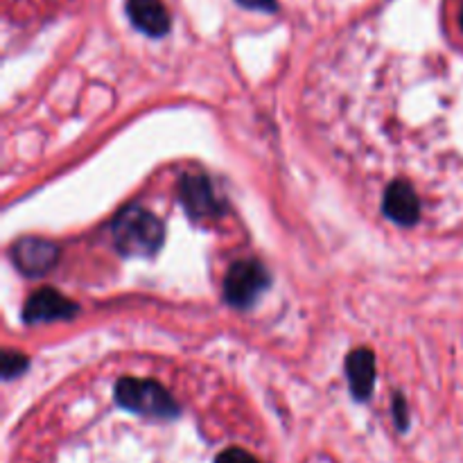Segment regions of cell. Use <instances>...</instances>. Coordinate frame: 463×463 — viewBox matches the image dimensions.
Masks as SVG:
<instances>
[{
  "instance_id": "1",
  "label": "cell",
  "mask_w": 463,
  "mask_h": 463,
  "mask_svg": "<svg viewBox=\"0 0 463 463\" xmlns=\"http://www.w3.org/2000/svg\"><path fill=\"white\" fill-rule=\"evenodd\" d=\"M111 235L122 256H154L163 244V224L154 213L129 206L113 220Z\"/></svg>"
},
{
  "instance_id": "2",
  "label": "cell",
  "mask_w": 463,
  "mask_h": 463,
  "mask_svg": "<svg viewBox=\"0 0 463 463\" xmlns=\"http://www.w3.org/2000/svg\"><path fill=\"white\" fill-rule=\"evenodd\" d=\"M116 402L134 414L152 419H176L181 411L175 398L154 380L122 378L116 384Z\"/></svg>"
},
{
  "instance_id": "3",
  "label": "cell",
  "mask_w": 463,
  "mask_h": 463,
  "mask_svg": "<svg viewBox=\"0 0 463 463\" xmlns=\"http://www.w3.org/2000/svg\"><path fill=\"white\" fill-rule=\"evenodd\" d=\"M269 288V274L256 260H240L229 269L224 279V297L233 307L253 306L258 297Z\"/></svg>"
},
{
  "instance_id": "4",
  "label": "cell",
  "mask_w": 463,
  "mask_h": 463,
  "mask_svg": "<svg viewBox=\"0 0 463 463\" xmlns=\"http://www.w3.org/2000/svg\"><path fill=\"white\" fill-rule=\"evenodd\" d=\"M14 265L25 276H43L54 267L59 258L57 244L41 238H23L12 249Z\"/></svg>"
},
{
  "instance_id": "5",
  "label": "cell",
  "mask_w": 463,
  "mask_h": 463,
  "mask_svg": "<svg viewBox=\"0 0 463 463\" xmlns=\"http://www.w3.org/2000/svg\"><path fill=\"white\" fill-rule=\"evenodd\" d=\"M181 203L194 220L222 215L224 206L217 199L211 181L203 175H188L181 179Z\"/></svg>"
},
{
  "instance_id": "6",
  "label": "cell",
  "mask_w": 463,
  "mask_h": 463,
  "mask_svg": "<svg viewBox=\"0 0 463 463\" xmlns=\"http://www.w3.org/2000/svg\"><path fill=\"white\" fill-rule=\"evenodd\" d=\"M77 312L80 307L63 294L54 292V289H39L27 298L25 307H23V319L27 324H45V321L72 319Z\"/></svg>"
},
{
  "instance_id": "7",
  "label": "cell",
  "mask_w": 463,
  "mask_h": 463,
  "mask_svg": "<svg viewBox=\"0 0 463 463\" xmlns=\"http://www.w3.org/2000/svg\"><path fill=\"white\" fill-rule=\"evenodd\" d=\"M383 208L384 215L401 226H414L420 213L419 197H416L414 188L405 181H396V184L389 185L387 193H384Z\"/></svg>"
},
{
  "instance_id": "8",
  "label": "cell",
  "mask_w": 463,
  "mask_h": 463,
  "mask_svg": "<svg viewBox=\"0 0 463 463\" xmlns=\"http://www.w3.org/2000/svg\"><path fill=\"white\" fill-rule=\"evenodd\" d=\"M127 14L131 23L152 39L165 36L170 32V14L161 0H127Z\"/></svg>"
},
{
  "instance_id": "9",
  "label": "cell",
  "mask_w": 463,
  "mask_h": 463,
  "mask_svg": "<svg viewBox=\"0 0 463 463\" xmlns=\"http://www.w3.org/2000/svg\"><path fill=\"white\" fill-rule=\"evenodd\" d=\"M346 375L355 401H369L375 384V357L369 348L353 351L346 360Z\"/></svg>"
},
{
  "instance_id": "10",
  "label": "cell",
  "mask_w": 463,
  "mask_h": 463,
  "mask_svg": "<svg viewBox=\"0 0 463 463\" xmlns=\"http://www.w3.org/2000/svg\"><path fill=\"white\" fill-rule=\"evenodd\" d=\"M25 369H27L25 355H18V353H7V355L3 357V378L5 380L16 378V375H21Z\"/></svg>"
},
{
  "instance_id": "11",
  "label": "cell",
  "mask_w": 463,
  "mask_h": 463,
  "mask_svg": "<svg viewBox=\"0 0 463 463\" xmlns=\"http://www.w3.org/2000/svg\"><path fill=\"white\" fill-rule=\"evenodd\" d=\"M215 463H260L253 455H249L247 450H240V448H229V450L222 452L217 457Z\"/></svg>"
},
{
  "instance_id": "12",
  "label": "cell",
  "mask_w": 463,
  "mask_h": 463,
  "mask_svg": "<svg viewBox=\"0 0 463 463\" xmlns=\"http://www.w3.org/2000/svg\"><path fill=\"white\" fill-rule=\"evenodd\" d=\"M393 423H396V428L401 430V432H405L407 425H410V414H407V402L402 396H396L393 398Z\"/></svg>"
},
{
  "instance_id": "13",
  "label": "cell",
  "mask_w": 463,
  "mask_h": 463,
  "mask_svg": "<svg viewBox=\"0 0 463 463\" xmlns=\"http://www.w3.org/2000/svg\"><path fill=\"white\" fill-rule=\"evenodd\" d=\"M238 5H242L244 9H256V12L271 14L279 9V3L276 0H235Z\"/></svg>"
},
{
  "instance_id": "14",
  "label": "cell",
  "mask_w": 463,
  "mask_h": 463,
  "mask_svg": "<svg viewBox=\"0 0 463 463\" xmlns=\"http://www.w3.org/2000/svg\"><path fill=\"white\" fill-rule=\"evenodd\" d=\"M461 27H463V7H461Z\"/></svg>"
}]
</instances>
